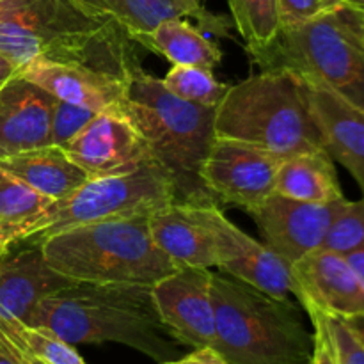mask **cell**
<instances>
[{
	"instance_id": "1",
	"label": "cell",
	"mask_w": 364,
	"mask_h": 364,
	"mask_svg": "<svg viewBox=\"0 0 364 364\" xmlns=\"http://www.w3.org/2000/svg\"><path fill=\"white\" fill-rule=\"evenodd\" d=\"M28 323L50 329L70 345H124L159 364H176L185 354L160 318L148 284L75 281L43 299Z\"/></svg>"
},
{
	"instance_id": "2",
	"label": "cell",
	"mask_w": 364,
	"mask_h": 364,
	"mask_svg": "<svg viewBox=\"0 0 364 364\" xmlns=\"http://www.w3.org/2000/svg\"><path fill=\"white\" fill-rule=\"evenodd\" d=\"M135 45L119 25L75 0H0V53L20 68L52 60L128 78L139 66Z\"/></svg>"
},
{
	"instance_id": "3",
	"label": "cell",
	"mask_w": 364,
	"mask_h": 364,
	"mask_svg": "<svg viewBox=\"0 0 364 364\" xmlns=\"http://www.w3.org/2000/svg\"><path fill=\"white\" fill-rule=\"evenodd\" d=\"M121 110L171 176L178 203L219 205L201 180V167L215 141V109L178 98L164 87L162 78L137 66L127 78Z\"/></svg>"
},
{
	"instance_id": "4",
	"label": "cell",
	"mask_w": 364,
	"mask_h": 364,
	"mask_svg": "<svg viewBox=\"0 0 364 364\" xmlns=\"http://www.w3.org/2000/svg\"><path fill=\"white\" fill-rule=\"evenodd\" d=\"M213 132L283 160L326 149L302 77L290 70H259L230 85L215 109Z\"/></svg>"
},
{
	"instance_id": "5",
	"label": "cell",
	"mask_w": 364,
	"mask_h": 364,
	"mask_svg": "<svg viewBox=\"0 0 364 364\" xmlns=\"http://www.w3.org/2000/svg\"><path fill=\"white\" fill-rule=\"evenodd\" d=\"M215 348L226 364H309L311 333L288 299L212 272Z\"/></svg>"
},
{
	"instance_id": "6",
	"label": "cell",
	"mask_w": 364,
	"mask_h": 364,
	"mask_svg": "<svg viewBox=\"0 0 364 364\" xmlns=\"http://www.w3.org/2000/svg\"><path fill=\"white\" fill-rule=\"evenodd\" d=\"M149 215L119 217L59 231L43 238V252L53 269L75 281L153 287L178 265L153 240Z\"/></svg>"
},
{
	"instance_id": "7",
	"label": "cell",
	"mask_w": 364,
	"mask_h": 364,
	"mask_svg": "<svg viewBox=\"0 0 364 364\" xmlns=\"http://www.w3.org/2000/svg\"><path fill=\"white\" fill-rule=\"evenodd\" d=\"M259 70L309 75L364 109V25L361 6L338 0L299 27L279 31L249 52Z\"/></svg>"
},
{
	"instance_id": "8",
	"label": "cell",
	"mask_w": 364,
	"mask_h": 364,
	"mask_svg": "<svg viewBox=\"0 0 364 364\" xmlns=\"http://www.w3.org/2000/svg\"><path fill=\"white\" fill-rule=\"evenodd\" d=\"M176 201L167 171L153 156L112 173L96 174L73 194L50 203L48 208L25 230L21 242H41L82 224L119 217L149 215Z\"/></svg>"
},
{
	"instance_id": "9",
	"label": "cell",
	"mask_w": 364,
	"mask_h": 364,
	"mask_svg": "<svg viewBox=\"0 0 364 364\" xmlns=\"http://www.w3.org/2000/svg\"><path fill=\"white\" fill-rule=\"evenodd\" d=\"M281 162L283 159L256 146L215 137L201 180L217 203L238 205L247 212L274 194Z\"/></svg>"
},
{
	"instance_id": "10",
	"label": "cell",
	"mask_w": 364,
	"mask_h": 364,
	"mask_svg": "<svg viewBox=\"0 0 364 364\" xmlns=\"http://www.w3.org/2000/svg\"><path fill=\"white\" fill-rule=\"evenodd\" d=\"M345 203V198L331 203L299 201L274 192L247 213L258 226L267 247L294 265L302 256L322 247Z\"/></svg>"
},
{
	"instance_id": "11",
	"label": "cell",
	"mask_w": 364,
	"mask_h": 364,
	"mask_svg": "<svg viewBox=\"0 0 364 364\" xmlns=\"http://www.w3.org/2000/svg\"><path fill=\"white\" fill-rule=\"evenodd\" d=\"M215 238L219 272L238 277L277 299L291 295V265L235 226L219 205L196 206Z\"/></svg>"
},
{
	"instance_id": "12",
	"label": "cell",
	"mask_w": 364,
	"mask_h": 364,
	"mask_svg": "<svg viewBox=\"0 0 364 364\" xmlns=\"http://www.w3.org/2000/svg\"><path fill=\"white\" fill-rule=\"evenodd\" d=\"M160 318L187 348L215 347L212 269L178 267L151 287Z\"/></svg>"
},
{
	"instance_id": "13",
	"label": "cell",
	"mask_w": 364,
	"mask_h": 364,
	"mask_svg": "<svg viewBox=\"0 0 364 364\" xmlns=\"http://www.w3.org/2000/svg\"><path fill=\"white\" fill-rule=\"evenodd\" d=\"M291 295L340 316L364 315V283L347 256L315 249L291 265Z\"/></svg>"
},
{
	"instance_id": "14",
	"label": "cell",
	"mask_w": 364,
	"mask_h": 364,
	"mask_svg": "<svg viewBox=\"0 0 364 364\" xmlns=\"http://www.w3.org/2000/svg\"><path fill=\"white\" fill-rule=\"evenodd\" d=\"M64 149L89 176L119 171L151 156L144 137L121 105L96 114Z\"/></svg>"
},
{
	"instance_id": "15",
	"label": "cell",
	"mask_w": 364,
	"mask_h": 364,
	"mask_svg": "<svg viewBox=\"0 0 364 364\" xmlns=\"http://www.w3.org/2000/svg\"><path fill=\"white\" fill-rule=\"evenodd\" d=\"M309 109L326 151L341 164L364 194V109L341 96L322 80L301 75Z\"/></svg>"
},
{
	"instance_id": "16",
	"label": "cell",
	"mask_w": 364,
	"mask_h": 364,
	"mask_svg": "<svg viewBox=\"0 0 364 364\" xmlns=\"http://www.w3.org/2000/svg\"><path fill=\"white\" fill-rule=\"evenodd\" d=\"M73 283L50 265L41 242H20L0 255V313L28 323L43 299Z\"/></svg>"
},
{
	"instance_id": "17",
	"label": "cell",
	"mask_w": 364,
	"mask_h": 364,
	"mask_svg": "<svg viewBox=\"0 0 364 364\" xmlns=\"http://www.w3.org/2000/svg\"><path fill=\"white\" fill-rule=\"evenodd\" d=\"M55 96L21 73L0 87V159L45 148Z\"/></svg>"
},
{
	"instance_id": "18",
	"label": "cell",
	"mask_w": 364,
	"mask_h": 364,
	"mask_svg": "<svg viewBox=\"0 0 364 364\" xmlns=\"http://www.w3.org/2000/svg\"><path fill=\"white\" fill-rule=\"evenodd\" d=\"M20 73L41 85L57 100L96 112L117 109L127 89V78L82 64L34 60L21 68Z\"/></svg>"
},
{
	"instance_id": "19",
	"label": "cell",
	"mask_w": 364,
	"mask_h": 364,
	"mask_svg": "<svg viewBox=\"0 0 364 364\" xmlns=\"http://www.w3.org/2000/svg\"><path fill=\"white\" fill-rule=\"evenodd\" d=\"M149 230L155 244L178 267H217L215 238L196 205L174 201L155 210L149 215Z\"/></svg>"
},
{
	"instance_id": "20",
	"label": "cell",
	"mask_w": 364,
	"mask_h": 364,
	"mask_svg": "<svg viewBox=\"0 0 364 364\" xmlns=\"http://www.w3.org/2000/svg\"><path fill=\"white\" fill-rule=\"evenodd\" d=\"M0 167L53 201L68 198L91 178L66 149L53 144L0 159Z\"/></svg>"
},
{
	"instance_id": "21",
	"label": "cell",
	"mask_w": 364,
	"mask_h": 364,
	"mask_svg": "<svg viewBox=\"0 0 364 364\" xmlns=\"http://www.w3.org/2000/svg\"><path fill=\"white\" fill-rule=\"evenodd\" d=\"M274 192L309 203H331L345 198L334 160L326 149L284 159L277 169Z\"/></svg>"
},
{
	"instance_id": "22",
	"label": "cell",
	"mask_w": 364,
	"mask_h": 364,
	"mask_svg": "<svg viewBox=\"0 0 364 364\" xmlns=\"http://www.w3.org/2000/svg\"><path fill=\"white\" fill-rule=\"evenodd\" d=\"M139 45L149 52L160 53L173 64H187L213 70L223 60V50L199 25L191 23L187 16L167 18Z\"/></svg>"
},
{
	"instance_id": "23",
	"label": "cell",
	"mask_w": 364,
	"mask_h": 364,
	"mask_svg": "<svg viewBox=\"0 0 364 364\" xmlns=\"http://www.w3.org/2000/svg\"><path fill=\"white\" fill-rule=\"evenodd\" d=\"M96 16L119 25L128 38L139 45L142 38L167 18L188 16L187 9L174 0H75Z\"/></svg>"
},
{
	"instance_id": "24",
	"label": "cell",
	"mask_w": 364,
	"mask_h": 364,
	"mask_svg": "<svg viewBox=\"0 0 364 364\" xmlns=\"http://www.w3.org/2000/svg\"><path fill=\"white\" fill-rule=\"evenodd\" d=\"M52 201L0 167V255L20 244L25 230Z\"/></svg>"
},
{
	"instance_id": "25",
	"label": "cell",
	"mask_w": 364,
	"mask_h": 364,
	"mask_svg": "<svg viewBox=\"0 0 364 364\" xmlns=\"http://www.w3.org/2000/svg\"><path fill=\"white\" fill-rule=\"evenodd\" d=\"M313 326V352L309 364H364V343L347 316L302 306Z\"/></svg>"
},
{
	"instance_id": "26",
	"label": "cell",
	"mask_w": 364,
	"mask_h": 364,
	"mask_svg": "<svg viewBox=\"0 0 364 364\" xmlns=\"http://www.w3.org/2000/svg\"><path fill=\"white\" fill-rule=\"evenodd\" d=\"M230 9L247 52L265 48L279 34L277 0H230Z\"/></svg>"
},
{
	"instance_id": "27",
	"label": "cell",
	"mask_w": 364,
	"mask_h": 364,
	"mask_svg": "<svg viewBox=\"0 0 364 364\" xmlns=\"http://www.w3.org/2000/svg\"><path fill=\"white\" fill-rule=\"evenodd\" d=\"M162 84L167 91L185 102L212 107V109L219 107L230 89V85L217 80L213 70L187 66V64H173V68L162 78Z\"/></svg>"
},
{
	"instance_id": "28",
	"label": "cell",
	"mask_w": 364,
	"mask_h": 364,
	"mask_svg": "<svg viewBox=\"0 0 364 364\" xmlns=\"http://www.w3.org/2000/svg\"><path fill=\"white\" fill-rule=\"evenodd\" d=\"M322 247L343 256L364 247V194L358 201L347 199L334 219Z\"/></svg>"
},
{
	"instance_id": "29",
	"label": "cell",
	"mask_w": 364,
	"mask_h": 364,
	"mask_svg": "<svg viewBox=\"0 0 364 364\" xmlns=\"http://www.w3.org/2000/svg\"><path fill=\"white\" fill-rule=\"evenodd\" d=\"M96 114H98L96 110L73 105V103L55 98L52 110V124H50V141H52V144L59 146V148H66Z\"/></svg>"
},
{
	"instance_id": "30",
	"label": "cell",
	"mask_w": 364,
	"mask_h": 364,
	"mask_svg": "<svg viewBox=\"0 0 364 364\" xmlns=\"http://www.w3.org/2000/svg\"><path fill=\"white\" fill-rule=\"evenodd\" d=\"M336 2L338 0H277L279 31L306 23Z\"/></svg>"
},
{
	"instance_id": "31",
	"label": "cell",
	"mask_w": 364,
	"mask_h": 364,
	"mask_svg": "<svg viewBox=\"0 0 364 364\" xmlns=\"http://www.w3.org/2000/svg\"><path fill=\"white\" fill-rule=\"evenodd\" d=\"M183 9H187L188 16L194 18L196 25L203 28L210 36H228L230 34V20L228 18L213 14L203 6L201 0H174Z\"/></svg>"
},
{
	"instance_id": "32",
	"label": "cell",
	"mask_w": 364,
	"mask_h": 364,
	"mask_svg": "<svg viewBox=\"0 0 364 364\" xmlns=\"http://www.w3.org/2000/svg\"><path fill=\"white\" fill-rule=\"evenodd\" d=\"M176 364H226V361L215 347L203 345V347L191 348L187 354L181 355Z\"/></svg>"
},
{
	"instance_id": "33",
	"label": "cell",
	"mask_w": 364,
	"mask_h": 364,
	"mask_svg": "<svg viewBox=\"0 0 364 364\" xmlns=\"http://www.w3.org/2000/svg\"><path fill=\"white\" fill-rule=\"evenodd\" d=\"M20 71H21L20 66H16L13 60H9L6 55L0 53V87H2L6 82H9L13 77H16Z\"/></svg>"
},
{
	"instance_id": "34",
	"label": "cell",
	"mask_w": 364,
	"mask_h": 364,
	"mask_svg": "<svg viewBox=\"0 0 364 364\" xmlns=\"http://www.w3.org/2000/svg\"><path fill=\"white\" fill-rule=\"evenodd\" d=\"M347 259L350 262V265L354 267L355 272L359 274V277H361V281L364 283V247L347 255Z\"/></svg>"
},
{
	"instance_id": "35",
	"label": "cell",
	"mask_w": 364,
	"mask_h": 364,
	"mask_svg": "<svg viewBox=\"0 0 364 364\" xmlns=\"http://www.w3.org/2000/svg\"><path fill=\"white\" fill-rule=\"evenodd\" d=\"M348 323L352 326V329L358 333V336L361 338V341L364 343V315H354V316H347Z\"/></svg>"
},
{
	"instance_id": "36",
	"label": "cell",
	"mask_w": 364,
	"mask_h": 364,
	"mask_svg": "<svg viewBox=\"0 0 364 364\" xmlns=\"http://www.w3.org/2000/svg\"><path fill=\"white\" fill-rule=\"evenodd\" d=\"M348 4H354V6H364V0H345Z\"/></svg>"
},
{
	"instance_id": "37",
	"label": "cell",
	"mask_w": 364,
	"mask_h": 364,
	"mask_svg": "<svg viewBox=\"0 0 364 364\" xmlns=\"http://www.w3.org/2000/svg\"><path fill=\"white\" fill-rule=\"evenodd\" d=\"M361 9H363V25H364V6H361Z\"/></svg>"
}]
</instances>
